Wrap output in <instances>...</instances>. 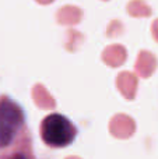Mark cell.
Returning <instances> with one entry per match:
<instances>
[{"label": "cell", "mask_w": 158, "mask_h": 159, "mask_svg": "<svg viewBox=\"0 0 158 159\" xmlns=\"http://www.w3.org/2000/svg\"><path fill=\"white\" fill-rule=\"evenodd\" d=\"M24 115L21 107L10 99L0 101V145L7 147L21 129Z\"/></svg>", "instance_id": "obj_2"}, {"label": "cell", "mask_w": 158, "mask_h": 159, "mask_svg": "<svg viewBox=\"0 0 158 159\" xmlns=\"http://www.w3.org/2000/svg\"><path fill=\"white\" fill-rule=\"evenodd\" d=\"M14 159H25L24 157H22V155H17V157L16 158H14Z\"/></svg>", "instance_id": "obj_3"}, {"label": "cell", "mask_w": 158, "mask_h": 159, "mask_svg": "<svg viewBox=\"0 0 158 159\" xmlns=\"http://www.w3.org/2000/svg\"><path fill=\"white\" fill-rule=\"evenodd\" d=\"M77 130L74 124L63 115L53 113L44 119L41 126L42 140L50 147L63 148L74 141Z\"/></svg>", "instance_id": "obj_1"}]
</instances>
